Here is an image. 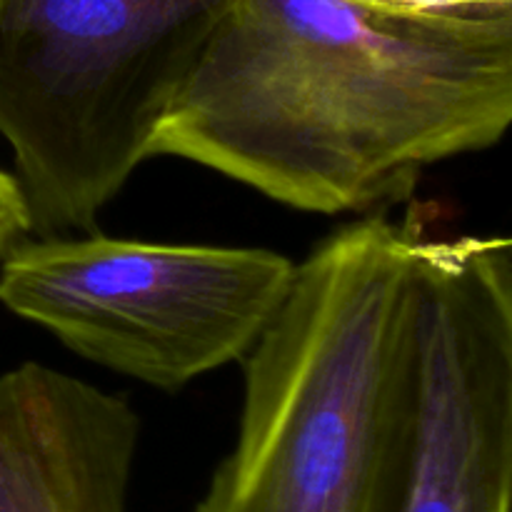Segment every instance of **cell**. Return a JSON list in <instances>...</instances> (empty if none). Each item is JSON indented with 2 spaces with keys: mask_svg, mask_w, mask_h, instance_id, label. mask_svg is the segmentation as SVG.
<instances>
[{
  "mask_svg": "<svg viewBox=\"0 0 512 512\" xmlns=\"http://www.w3.org/2000/svg\"><path fill=\"white\" fill-rule=\"evenodd\" d=\"M512 123V18L230 0L150 143L305 213L400 200Z\"/></svg>",
  "mask_w": 512,
  "mask_h": 512,
  "instance_id": "cell-1",
  "label": "cell"
},
{
  "mask_svg": "<svg viewBox=\"0 0 512 512\" xmlns=\"http://www.w3.org/2000/svg\"><path fill=\"white\" fill-rule=\"evenodd\" d=\"M293 275L265 248L25 235L0 255V303L90 363L180 390L248 355Z\"/></svg>",
  "mask_w": 512,
  "mask_h": 512,
  "instance_id": "cell-4",
  "label": "cell"
},
{
  "mask_svg": "<svg viewBox=\"0 0 512 512\" xmlns=\"http://www.w3.org/2000/svg\"><path fill=\"white\" fill-rule=\"evenodd\" d=\"M512 245L498 235L420 243L413 378L398 512H510Z\"/></svg>",
  "mask_w": 512,
  "mask_h": 512,
  "instance_id": "cell-5",
  "label": "cell"
},
{
  "mask_svg": "<svg viewBox=\"0 0 512 512\" xmlns=\"http://www.w3.org/2000/svg\"><path fill=\"white\" fill-rule=\"evenodd\" d=\"M140 418L40 363L0 375V512H130Z\"/></svg>",
  "mask_w": 512,
  "mask_h": 512,
  "instance_id": "cell-6",
  "label": "cell"
},
{
  "mask_svg": "<svg viewBox=\"0 0 512 512\" xmlns=\"http://www.w3.org/2000/svg\"><path fill=\"white\" fill-rule=\"evenodd\" d=\"M418 240L373 215L295 263L243 358L238 438L195 512H398Z\"/></svg>",
  "mask_w": 512,
  "mask_h": 512,
  "instance_id": "cell-2",
  "label": "cell"
},
{
  "mask_svg": "<svg viewBox=\"0 0 512 512\" xmlns=\"http://www.w3.org/2000/svg\"><path fill=\"white\" fill-rule=\"evenodd\" d=\"M25 235H30L28 210L13 175L0 168V255Z\"/></svg>",
  "mask_w": 512,
  "mask_h": 512,
  "instance_id": "cell-8",
  "label": "cell"
},
{
  "mask_svg": "<svg viewBox=\"0 0 512 512\" xmlns=\"http://www.w3.org/2000/svg\"><path fill=\"white\" fill-rule=\"evenodd\" d=\"M230 0H0V138L30 235L85 233Z\"/></svg>",
  "mask_w": 512,
  "mask_h": 512,
  "instance_id": "cell-3",
  "label": "cell"
},
{
  "mask_svg": "<svg viewBox=\"0 0 512 512\" xmlns=\"http://www.w3.org/2000/svg\"><path fill=\"white\" fill-rule=\"evenodd\" d=\"M348 3L383 10V13L418 15V18H512V0H348Z\"/></svg>",
  "mask_w": 512,
  "mask_h": 512,
  "instance_id": "cell-7",
  "label": "cell"
}]
</instances>
